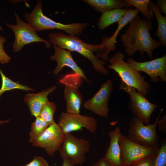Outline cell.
Listing matches in <instances>:
<instances>
[{"mask_svg": "<svg viewBox=\"0 0 166 166\" xmlns=\"http://www.w3.org/2000/svg\"><path fill=\"white\" fill-rule=\"evenodd\" d=\"M49 38L51 44L78 52L91 61L96 71L108 75V70L104 65L106 64L105 60L108 59L109 53L104 41L100 45L89 44L76 35L66 34L62 32L51 33Z\"/></svg>", "mask_w": 166, "mask_h": 166, "instance_id": "6da1fadb", "label": "cell"}, {"mask_svg": "<svg viewBox=\"0 0 166 166\" xmlns=\"http://www.w3.org/2000/svg\"><path fill=\"white\" fill-rule=\"evenodd\" d=\"M163 109H161L155 122L147 125L134 117L129 124L128 138L131 141L148 147H159V137L156 132L157 123Z\"/></svg>", "mask_w": 166, "mask_h": 166, "instance_id": "5b68a950", "label": "cell"}, {"mask_svg": "<svg viewBox=\"0 0 166 166\" xmlns=\"http://www.w3.org/2000/svg\"><path fill=\"white\" fill-rule=\"evenodd\" d=\"M124 58L122 52H117L109 59L110 64L108 65V68L114 70L120 77L121 81L146 96L150 90V84L145 80V77L141 75L140 72L131 67L124 61Z\"/></svg>", "mask_w": 166, "mask_h": 166, "instance_id": "3957f363", "label": "cell"}, {"mask_svg": "<svg viewBox=\"0 0 166 166\" xmlns=\"http://www.w3.org/2000/svg\"><path fill=\"white\" fill-rule=\"evenodd\" d=\"M49 125L40 116L36 117L31 124L29 141L33 143L45 130Z\"/></svg>", "mask_w": 166, "mask_h": 166, "instance_id": "603a6c76", "label": "cell"}, {"mask_svg": "<svg viewBox=\"0 0 166 166\" xmlns=\"http://www.w3.org/2000/svg\"><path fill=\"white\" fill-rule=\"evenodd\" d=\"M14 15L16 25L6 23V26L12 30L14 34L15 39L12 45L14 53L20 51L26 45L33 42H43L47 48L51 47V44L49 41L39 36L32 27L23 21L16 13H14Z\"/></svg>", "mask_w": 166, "mask_h": 166, "instance_id": "9c48e42d", "label": "cell"}, {"mask_svg": "<svg viewBox=\"0 0 166 166\" xmlns=\"http://www.w3.org/2000/svg\"><path fill=\"white\" fill-rule=\"evenodd\" d=\"M42 2L38 1L33 10L26 13L24 16L30 25L37 31L57 29L68 34L78 35L88 25V23H75L64 24L57 22L45 16L42 10Z\"/></svg>", "mask_w": 166, "mask_h": 166, "instance_id": "277c9868", "label": "cell"}, {"mask_svg": "<svg viewBox=\"0 0 166 166\" xmlns=\"http://www.w3.org/2000/svg\"><path fill=\"white\" fill-rule=\"evenodd\" d=\"M166 141L162 142L159 150L156 155L153 166H166Z\"/></svg>", "mask_w": 166, "mask_h": 166, "instance_id": "484cf974", "label": "cell"}, {"mask_svg": "<svg viewBox=\"0 0 166 166\" xmlns=\"http://www.w3.org/2000/svg\"><path fill=\"white\" fill-rule=\"evenodd\" d=\"M63 161L62 166H75V165L70 163L66 160H63Z\"/></svg>", "mask_w": 166, "mask_h": 166, "instance_id": "d6a6232c", "label": "cell"}, {"mask_svg": "<svg viewBox=\"0 0 166 166\" xmlns=\"http://www.w3.org/2000/svg\"><path fill=\"white\" fill-rule=\"evenodd\" d=\"M83 1L96 11L102 14L115 9L126 7L127 6L124 0H84Z\"/></svg>", "mask_w": 166, "mask_h": 166, "instance_id": "d6986e66", "label": "cell"}, {"mask_svg": "<svg viewBox=\"0 0 166 166\" xmlns=\"http://www.w3.org/2000/svg\"><path fill=\"white\" fill-rule=\"evenodd\" d=\"M53 48L54 53L50 59L57 63V66L53 71L54 75H57L64 67L67 66L71 69L74 73L89 81L84 72L73 59L70 51L63 49L57 45H53Z\"/></svg>", "mask_w": 166, "mask_h": 166, "instance_id": "9a60e30c", "label": "cell"}, {"mask_svg": "<svg viewBox=\"0 0 166 166\" xmlns=\"http://www.w3.org/2000/svg\"><path fill=\"white\" fill-rule=\"evenodd\" d=\"M128 28L120 36L121 39L124 51L129 56L140 51L143 57L146 52L150 58L153 57L154 49L161 45L160 42L154 39L150 31L152 29V23L137 15L129 23Z\"/></svg>", "mask_w": 166, "mask_h": 166, "instance_id": "7a4b0ae2", "label": "cell"}, {"mask_svg": "<svg viewBox=\"0 0 166 166\" xmlns=\"http://www.w3.org/2000/svg\"><path fill=\"white\" fill-rule=\"evenodd\" d=\"M156 4L158 6L160 12L166 14V0H157Z\"/></svg>", "mask_w": 166, "mask_h": 166, "instance_id": "4dcf8cb0", "label": "cell"}, {"mask_svg": "<svg viewBox=\"0 0 166 166\" xmlns=\"http://www.w3.org/2000/svg\"><path fill=\"white\" fill-rule=\"evenodd\" d=\"M110 144L103 157L113 166H122L119 140L121 135L119 127L108 133Z\"/></svg>", "mask_w": 166, "mask_h": 166, "instance_id": "2e32d148", "label": "cell"}, {"mask_svg": "<svg viewBox=\"0 0 166 166\" xmlns=\"http://www.w3.org/2000/svg\"><path fill=\"white\" fill-rule=\"evenodd\" d=\"M139 12L136 8L132 9L131 7L127 9L124 16L118 22L117 27L114 34L110 38L108 37L106 38L107 45L110 51L116 50V39L120 31L125 25L136 17Z\"/></svg>", "mask_w": 166, "mask_h": 166, "instance_id": "ac0fdd59", "label": "cell"}, {"mask_svg": "<svg viewBox=\"0 0 166 166\" xmlns=\"http://www.w3.org/2000/svg\"><path fill=\"white\" fill-rule=\"evenodd\" d=\"M57 108L56 105L53 102L48 101L42 107L39 116L49 125L55 123L53 115Z\"/></svg>", "mask_w": 166, "mask_h": 166, "instance_id": "d4e9b609", "label": "cell"}, {"mask_svg": "<svg viewBox=\"0 0 166 166\" xmlns=\"http://www.w3.org/2000/svg\"><path fill=\"white\" fill-rule=\"evenodd\" d=\"M157 126L160 131L166 133V115H164L160 119L158 120Z\"/></svg>", "mask_w": 166, "mask_h": 166, "instance_id": "f546056e", "label": "cell"}, {"mask_svg": "<svg viewBox=\"0 0 166 166\" xmlns=\"http://www.w3.org/2000/svg\"><path fill=\"white\" fill-rule=\"evenodd\" d=\"M0 74L2 79V85L0 89V97L5 91L15 89L25 91H34L33 89L27 85H23L18 82L12 81L5 76L0 69Z\"/></svg>", "mask_w": 166, "mask_h": 166, "instance_id": "cb8c5ba5", "label": "cell"}, {"mask_svg": "<svg viewBox=\"0 0 166 166\" xmlns=\"http://www.w3.org/2000/svg\"><path fill=\"white\" fill-rule=\"evenodd\" d=\"M127 8L116 9L105 12L99 18L98 27L103 30L116 22H118L126 12Z\"/></svg>", "mask_w": 166, "mask_h": 166, "instance_id": "44dd1931", "label": "cell"}, {"mask_svg": "<svg viewBox=\"0 0 166 166\" xmlns=\"http://www.w3.org/2000/svg\"><path fill=\"white\" fill-rule=\"evenodd\" d=\"M122 166H130L144 158L156 155L160 147H148L130 140L121 135L119 140Z\"/></svg>", "mask_w": 166, "mask_h": 166, "instance_id": "ba28073f", "label": "cell"}, {"mask_svg": "<svg viewBox=\"0 0 166 166\" xmlns=\"http://www.w3.org/2000/svg\"><path fill=\"white\" fill-rule=\"evenodd\" d=\"M126 62L129 65L136 70L144 72L150 77L153 83L159 80L166 81V55L156 58L151 61L139 62L135 61L132 57L127 58Z\"/></svg>", "mask_w": 166, "mask_h": 166, "instance_id": "4fadbf2b", "label": "cell"}, {"mask_svg": "<svg viewBox=\"0 0 166 166\" xmlns=\"http://www.w3.org/2000/svg\"><path fill=\"white\" fill-rule=\"evenodd\" d=\"M92 166H113L103 158H101L94 163Z\"/></svg>", "mask_w": 166, "mask_h": 166, "instance_id": "1f68e13d", "label": "cell"}, {"mask_svg": "<svg viewBox=\"0 0 166 166\" xmlns=\"http://www.w3.org/2000/svg\"><path fill=\"white\" fill-rule=\"evenodd\" d=\"M156 156L144 158L130 166H153Z\"/></svg>", "mask_w": 166, "mask_h": 166, "instance_id": "f1b7e54d", "label": "cell"}, {"mask_svg": "<svg viewBox=\"0 0 166 166\" xmlns=\"http://www.w3.org/2000/svg\"><path fill=\"white\" fill-rule=\"evenodd\" d=\"M20 166H49L47 161L40 156H35L30 163Z\"/></svg>", "mask_w": 166, "mask_h": 166, "instance_id": "83f0119b", "label": "cell"}, {"mask_svg": "<svg viewBox=\"0 0 166 166\" xmlns=\"http://www.w3.org/2000/svg\"><path fill=\"white\" fill-rule=\"evenodd\" d=\"M56 88V86H53L38 93H28L25 95L24 101L32 116L36 117L39 116L42 107L48 101V95Z\"/></svg>", "mask_w": 166, "mask_h": 166, "instance_id": "e0dca14e", "label": "cell"}, {"mask_svg": "<svg viewBox=\"0 0 166 166\" xmlns=\"http://www.w3.org/2000/svg\"><path fill=\"white\" fill-rule=\"evenodd\" d=\"M113 89L112 81L110 79L107 80L91 98L84 102V107L99 116L108 117V102Z\"/></svg>", "mask_w": 166, "mask_h": 166, "instance_id": "5bb4252c", "label": "cell"}, {"mask_svg": "<svg viewBox=\"0 0 166 166\" xmlns=\"http://www.w3.org/2000/svg\"><path fill=\"white\" fill-rule=\"evenodd\" d=\"M58 124L65 134L81 131L84 128L93 134L97 125L96 120L93 117L66 112H61Z\"/></svg>", "mask_w": 166, "mask_h": 166, "instance_id": "8fae6325", "label": "cell"}, {"mask_svg": "<svg viewBox=\"0 0 166 166\" xmlns=\"http://www.w3.org/2000/svg\"><path fill=\"white\" fill-rule=\"evenodd\" d=\"M82 79L74 73L66 75L60 81L65 85L64 96L66 101V113H80L83 97L79 88Z\"/></svg>", "mask_w": 166, "mask_h": 166, "instance_id": "30bf717a", "label": "cell"}, {"mask_svg": "<svg viewBox=\"0 0 166 166\" xmlns=\"http://www.w3.org/2000/svg\"><path fill=\"white\" fill-rule=\"evenodd\" d=\"M10 121V120H7L5 121H0V125H2V124L6 123H8L9 122V121Z\"/></svg>", "mask_w": 166, "mask_h": 166, "instance_id": "836d02e7", "label": "cell"}, {"mask_svg": "<svg viewBox=\"0 0 166 166\" xmlns=\"http://www.w3.org/2000/svg\"><path fill=\"white\" fill-rule=\"evenodd\" d=\"M119 89L129 95L128 108L135 117L145 124H150L151 116L157 105L149 101L135 88L127 85L121 81Z\"/></svg>", "mask_w": 166, "mask_h": 166, "instance_id": "8992f818", "label": "cell"}, {"mask_svg": "<svg viewBox=\"0 0 166 166\" xmlns=\"http://www.w3.org/2000/svg\"><path fill=\"white\" fill-rule=\"evenodd\" d=\"M148 6L155 15L157 22L158 27L155 34L159 39L161 45L166 48V16L162 15L156 4L151 1L148 4Z\"/></svg>", "mask_w": 166, "mask_h": 166, "instance_id": "ffe728a7", "label": "cell"}, {"mask_svg": "<svg viewBox=\"0 0 166 166\" xmlns=\"http://www.w3.org/2000/svg\"><path fill=\"white\" fill-rule=\"evenodd\" d=\"M65 134L55 122L49 125L32 144L34 146L44 148L49 155L53 156L60 149Z\"/></svg>", "mask_w": 166, "mask_h": 166, "instance_id": "7c38bea8", "label": "cell"}, {"mask_svg": "<svg viewBox=\"0 0 166 166\" xmlns=\"http://www.w3.org/2000/svg\"><path fill=\"white\" fill-rule=\"evenodd\" d=\"M0 30H3L2 27L0 26Z\"/></svg>", "mask_w": 166, "mask_h": 166, "instance_id": "e575fe53", "label": "cell"}, {"mask_svg": "<svg viewBox=\"0 0 166 166\" xmlns=\"http://www.w3.org/2000/svg\"><path fill=\"white\" fill-rule=\"evenodd\" d=\"M6 41L5 38L0 36V63L5 64L10 61L11 57L6 52L4 48V43Z\"/></svg>", "mask_w": 166, "mask_h": 166, "instance_id": "4316f807", "label": "cell"}, {"mask_svg": "<svg viewBox=\"0 0 166 166\" xmlns=\"http://www.w3.org/2000/svg\"><path fill=\"white\" fill-rule=\"evenodd\" d=\"M127 3L126 7L132 6L140 12L145 18V19L151 21L153 19V14L148 8V4L150 0H124Z\"/></svg>", "mask_w": 166, "mask_h": 166, "instance_id": "7402d4cb", "label": "cell"}, {"mask_svg": "<svg viewBox=\"0 0 166 166\" xmlns=\"http://www.w3.org/2000/svg\"><path fill=\"white\" fill-rule=\"evenodd\" d=\"M90 148L89 141L77 138L72 133H69L65 134L59 152L63 160L75 166L81 165L85 162V155Z\"/></svg>", "mask_w": 166, "mask_h": 166, "instance_id": "52a82bcc", "label": "cell"}]
</instances>
